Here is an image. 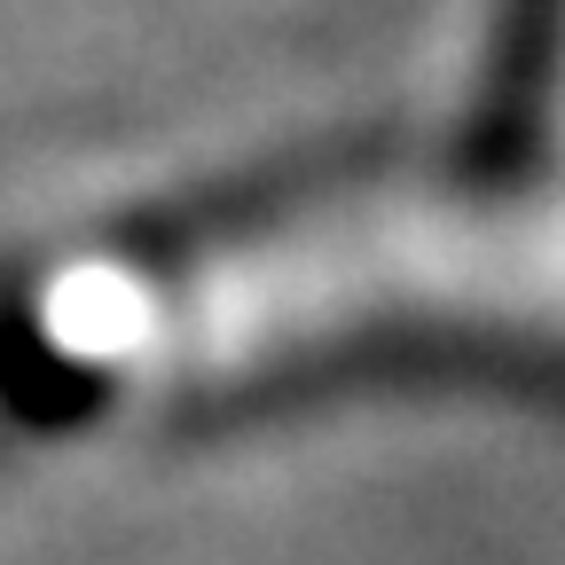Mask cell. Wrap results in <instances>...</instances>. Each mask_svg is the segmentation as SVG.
Returning <instances> with one entry per match:
<instances>
[{"label": "cell", "mask_w": 565, "mask_h": 565, "mask_svg": "<svg viewBox=\"0 0 565 565\" xmlns=\"http://www.w3.org/2000/svg\"><path fill=\"white\" fill-rule=\"evenodd\" d=\"M393 370L565 377V166L307 158L0 282V416L32 433Z\"/></svg>", "instance_id": "1"}, {"label": "cell", "mask_w": 565, "mask_h": 565, "mask_svg": "<svg viewBox=\"0 0 565 565\" xmlns=\"http://www.w3.org/2000/svg\"><path fill=\"white\" fill-rule=\"evenodd\" d=\"M463 150L565 166V0H487Z\"/></svg>", "instance_id": "2"}]
</instances>
